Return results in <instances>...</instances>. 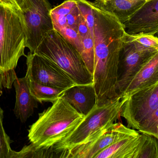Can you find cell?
<instances>
[{"mask_svg":"<svg viewBox=\"0 0 158 158\" xmlns=\"http://www.w3.org/2000/svg\"><path fill=\"white\" fill-rule=\"evenodd\" d=\"M95 2L115 15L123 24L147 2L145 0H96Z\"/></svg>","mask_w":158,"mask_h":158,"instance_id":"obj_16","label":"cell"},{"mask_svg":"<svg viewBox=\"0 0 158 158\" xmlns=\"http://www.w3.org/2000/svg\"><path fill=\"white\" fill-rule=\"evenodd\" d=\"M89 2L95 19L93 85L96 105L99 106L121 97L117 89L118 64L126 31L115 15L95 2Z\"/></svg>","mask_w":158,"mask_h":158,"instance_id":"obj_1","label":"cell"},{"mask_svg":"<svg viewBox=\"0 0 158 158\" xmlns=\"http://www.w3.org/2000/svg\"><path fill=\"white\" fill-rule=\"evenodd\" d=\"M25 48L18 9L10 2L0 0V87L11 88L18 61L26 56Z\"/></svg>","mask_w":158,"mask_h":158,"instance_id":"obj_2","label":"cell"},{"mask_svg":"<svg viewBox=\"0 0 158 158\" xmlns=\"http://www.w3.org/2000/svg\"><path fill=\"white\" fill-rule=\"evenodd\" d=\"M121 116L127 127L158 139V82L129 96Z\"/></svg>","mask_w":158,"mask_h":158,"instance_id":"obj_6","label":"cell"},{"mask_svg":"<svg viewBox=\"0 0 158 158\" xmlns=\"http://www.w3.org/2000/svg\"><path fill=\"white\" fill-rule=\"evenodd\" d=\"M80 15V11L77 5H76L73 10L65 16L67 22V26L77 31Z\"/></svg>","mask_w":158,"mask_h":158,"instance_id":"obj_25","label":"cell"},{"mask_svg":"<svg viewBox=\"0 0 158 158\" xmlns=\"http://www.w3.org/2000/svg\"><path fill=\"white\" fill-rule=\"evenodd\" d=\"M4 1H10V0H4Z\"/></svg>","mask_w":158,"mask_h":158,"instance_id":"obj_29","label":"cell"},{"mask_svg":"<svg viewBox=\"0 0 158 158\" xmlns=\"http://www.w3.org/2000/svg\"><path fill=\"white\" fill-rule=\"evenodd\" d=\"M48 0H29L23 10H18L25 36L26 48L34 53L47 35L53 29Z\"/></svg>","mask_w":158,"mask_h":158,"instance_id":"obj_7","label":"cell"},{"mask_svg":"<svg viewBox=\"0 0 158 158\" xmlns=\"http://www.w3.org/2000/svg\"><path fill=\"white\" fill-rule=\"evenodd\" d=\"M18 10H23L27 6L29 0H10Z\"/></svg>","mask_w":158,"mask_h":158,"instance_id":"obj_27","label":"cell"},{"mask_svg":"<svg viewBox=\"0 0 158 158\" xmlns=\"http://www.w3.org/2000/svg\"><path fill=\"white\" fill-rule=\"evenodd\" d=\"M77 32L81 40L85 38L89 34H90L87 24L84 17L81 15H80V20H79V23H78Z\"/></svg>","mask_w":158,"mask_h":158,"instance_id":"obj_26","label":"cell"},{"mask_svg":"<svg viewBox=\"0 0 158 158\" xmlns=\"http://www.w3.org/2000/svg\"><path fill=\"white\" fill-rule=\"evenodd\" d=\"M76 2L77 5L79 9L80 14L85 19L88 27L89 34L93 40L95 19L93 10L89 4V1L76 0Z\"/></svg>","mask_w":158,"mask_h":158,"instance_id":"obj_20","label":"cell"},{"mask_svg":"<svg viewBox=\"0 0 158 158\" xmlns=\"http://www.w3.org/2000/svg\"><path fill=\"white\" fill-rule=\"evenodd\" d=\"M76 5V0H66L60 5L52 8L51 13L66 16Z\"/></svg>","mask_w":158,"mask_h":158,"instance_id":"obj_24","label":"cell"},{"mask_svg":"<svg viewBox=\"0 0 158 158\" xmlns=\"http://www.w3.org/2000/svg\"><path fill=\"white\" fill-rule=\"evenodd\" d=\"M138 158H158V139L146 135Z\"/></svg>","mask_w":158,"mask_h":158,"instance_id":"obj_22","label":"cell"},{"mask_svg":"<svg viewBox=\"0 0 158 158\" xmlns=\"http://www.w3.org/2000/svg\"><path fill=\"white\" fill-rule=\"evenodd\" d=\"M82 42L83 50L80 56L86 67L89 73L93 75L95 62L94 41L90 34H89L85 38L82 40Z\"/></svg>","mask_w":158,"mask_h":158,"instance_id":"obj_18","label":"cell"},{"mask_svg":"<svg viewBox=\"0 0 158 158\" xmlns=\"http://www.w3.org/2000/svg\"><path fill=\"white\" fill-rule=\"evenodd\" d=\"M145 1H146L148 2L151 1H152V0H145Z\"/></svg>","mask_w":158,"mask_h":158,"instance_id":"obj_28","label":"cell"},{"mask_svg":"<svg viewBox=\"0 0 158 158\" xmlns=\"http://www.w3.org/2000/svg\"><path fill=\"white\" fill-rule=\"evenodd\" d=\"M136 131L122 123H115L101 130L85 144L73 149L67 152L65 158H95L98 153L115 141Z\"/></svg>","mask_w":158,"mask_h":158,"instance_id":"obj_10","label":"cell"},{"mask_svg":"<svg viewBox=\"0 0 158 158\" xmlns=\"http://www.w3.org/2000/svg\"><path fill=\"white\" fill-rule=\"evenodd\" d=\"M61 98L79 113L85 115L96 105V92L93 84L75 85L64 90Z\"/></svg>","mask_w":158,"mask_h":158,"instance_id":"obj_13","label":"cell"},{"mask_svg":"<svg viewBox=\"0 0 158 158\" xmlns=\"http://www.w3.org/2000/svg\"><path fill=\"white\" fill-rule=\"evenodd\" d=\"M57 32L69 42L78 51L80 55L83 50V45L77 31L67 26L61 28Z\"/></svg>","mask_w":158,"mask_h":158,"instance_id":"obj_23","label":"cell"},{"mask_svg":"<svg viewBox=\"0 0 158 158\" xmlns=\"http://www.w3.org/2000/svg\"><path fill=\"white\" fill-rule=\"evenodd\" d=\"M39 116L29 127L28 139L35 148L50 150L72 132L85 115L61 97Z\"/></svg>","mask_w":158,"mask_h":158,"instance_id":"obj_3","label":"cell"},{"mask_svg":"<svg viewBox=\"0 0 158 158\" xmlns=\"http://www.w3.org/2000/svg\"><path fill=\"white\" fill-rule=\"evenodd\" d=\"M158 52V48L123 40L118 64L117 89L120 97L142 65Z\"/></svg>","mask_w":158,"mask_h":158,"instance_id":"obj_9","label":"cell"},{"mask_svg":"<svg viewBox=\"0 0 158 158\" xmlns=\"http://www.w3.org/2000/svg\"><path fill=\"white\" fill-rule=\"evenodd\" d=\"M34 53L56 64L75 85L93 84V75L86 67L79 52L54 29L48 34Z\"/></svg>","mask_w":158,"mask_h":158,"instance_id":"obj_5","label":"cell"},{"mask_svg":"<svg viewBox=\"0 0 158 158\" xmlns=\"http://www.w3.org/2000/svg\"><path fill=\"white\" fill-rule=\"evenodd\" d=\"M27 80L31 94L40 103L43 102L53 103L61 97L65 90L40 85L27 79Z\"/></svg>","mask_w":158,"mask_h":158,"instance_id":"obj_17","label":"cell"},{"mask_svg":"<svg viewBox=\"0 0 158 158\" xmlns=\"http://www.w3.org/2000/svg\"><path fill=\"white\" fill-rule=\"evenodd\" d=\"M3 113L0 106V158H11L13 150L10 147L12 141L3 127Z\"/></svg>","mask_w":158,"mask_h":158,"instance_id":"obj_19","label":"cell"},{"mask_svg":"<svg viewBox=\"0 0 158 158\" xmlns=\"http://www.w3.org/2000/svg\"><path fill=\"white\" fill-rule=\"evenodd\" d=\"M16 92V101L14 111L15 115L22 123H25L38 108L39 102L31 94L26 77H16L13 84Z\"/></svg>","mask_w":158,"mask_h":158,"instance_id":"obj_15","label":"cell"},{"mask_svg":"<svg viewBox=\"0 0 158 158\" xmlns=\"http://www.w3.org/2000/svg\"><path fill=\"white\" fill-rule=\"evenodd\" d=\"M27 58L28 80L40 85L66 90L75 85L71 78L56 64L29 52Z\"/></svg>","mask_w":158,"mask_h":158,"instance_id":"obj_8","label":"cell"},{"mask_svg":"<svg viewBox=\"0 0 158 158\" xmlns=\"http://www.w3.org/2000/svg\"><path fill=\"white\" fill-rule=\"evenodd\" d=\"M158 82V52L141 66L130 80L122 98H128L137 91Z\"/></svg>","mask_w":158,"mask_h":158,"instance_id":"obj_14","label":"cell"},{"mask_svg":"<svg viewBox=\"0 0 158 158\" xmlns=\"http://www.w3.org/2000/svg\"><path fill=\"white\" fill-rule=\"evenodd\" d=\"M146 135L136 131L115 141L95 158H138Z\"/></svg>","mask_w":158,"mask_h":158,"instance_id":"obj_12","label":"cell"},{"mask_svg":"<svg viewBox=\"0 0 158 158\" xmlns=\"http://www.w3.org/2000/svg\"><path fill=\"white\" fill-rule=\"evenodd\" d=\"M127 98L121 97L111 103L95 105L72 132L51 149L55 157L65 158L73 149L85 144L101 130L115 123L121 116L122 108Z\"/></svg>","mask_w":158,"mask_h":158,"instance_id":"obj_4","label":"cell"},{"mask_svg":"<svg viewBox=\"0 0 158 158\" xmlns=\"http://www.w3.org/2000/svg\"><path fill=\"white\" fill-rule=\"evenodd\" d=\"M128 35L143 34L155 35L158 32V0L146 2L123 24Z\"/></svg>","mask_w":158,"mask_h":158,"instance_id":"obj_11","label":"cell"},{"mask_svg":"<svg viewBox=\"0 0 158 158\" xmlns=\"http://www.w3.org/2000/svg\"><path fill=\"white\" fill-rule=\"evenodd\" d=\"M123 40L137 42L145 47L158 49V39L153 35L143 33L128 35L126 33Z\"/></svg>","mask_w":158,"mask_h":158,"instance_id":"obj_21","label":"cell"}]
</instances>
